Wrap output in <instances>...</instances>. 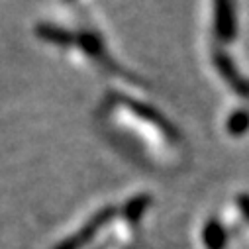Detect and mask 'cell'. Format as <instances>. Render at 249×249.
I'll return each instance as SVG.
<instances>
[{"mask_svg": "<svg viewBox=\"0 0 249 249\" xmlns=\"http://www.w3.org/2000/svg\"><path fill=\"white\" fill-rule=\"evenodd\" d=\"M116 216V208L108 206V208H102L100 212H96L79 231H75L73 235H69L67 239H63L61 243H57L53 249H83L87 243H90L96 233Z\"/></svg>", "mask_w": 249, "mask_h": 249, "instance_id": "obj_1", "label": "cell"}, {"mask_svg": "<svg viewBox=\"0 0 249 249\" xmlns=\"http://www.w3.org/2000/svg\"><path fill=\"white\" fill-rule=\"evenodd\" d=\"M214 2V37L218 43H231L237 36L235 0H212Z\"/></svg>", "mask_w": 249, "mask_h": 249, "instance_id": "obj_2", "label": "cell"}, {"mask_svg": "<svg viewBox=\"0 0 249 249\" xmlns=\"http://www.w3.org/2000/svg\"><path fill=\"white\" fill-rule=\"evenodd\" d=\"M212 63H214L216 71L220 73V77L226 81V85H228L231 90H235L237 94H241V96H245V98L249 96V81L237 71L233 59H231L224 49H216V51L212 53Z\"/></svg>", "mask_w": 249, "mask_h": 249, "instance_id": "obj_3", "label": "cell"}, {"mask_svg": "<svg viewBox=\"0 0 249 249\" xmlns=\"http://www.w3.org/2000/svg\"><path fill=\"white\" fill-rule=\"evenodd\" d=\"M122 102L126 104L138 118L145 120L147 124H153V126H155L157 130H161L169 140H177V138H178L177 128H173V124H171L163 114H159L153 106H149V104H145V102H140V100H132V98H122Z\"/></svg>", "mask_w": 249, "mask_h": 249, "instance_id": "obj_4", "label": "cell"}, {"mask_svg": "<svg viewBox=\"0 0 249 249\" xmlns=\"http://www.w3.org/2000/svg\"><path fill=\"white\" fill-rule=\"evenodd\" d=\"M36 36L41 39V41H47V43H53V45H59V47H67V45H73L77 43V34L63 28V26H57V24H37L36 28Z\"/></svg>", "mask_w": 249, "mask_h": 249, "instance_id": "obj_5", "label": "cell"}, {"mask_svg": "<svg viewBox=\"0 0 249 249\" xmlns=\"http://www.w3.org/2000/svg\"><path fill=\"white\" fill-rule=\"evenodd\" d=\"M202 241L206 249H226L228 245V233L226 228L218 218H210L202 228Z\"/></svg>", "mask_w": 249, "mask_h": 249, "instance_id": "obj_6", "label": "cell"}, {"mask_svg": "<svg viewBox=\"0 0 249 249\" xmlns=\"http://www.w3.org/2000/svg\"><path fill=\"white\" fill-rule=\"evenodd\" d=\"M149 206H151V195H145V193L136 195V196H132L126 204H124L122 216L128 220V224H134L136 226L143 218V214L147 212Z\"/></svg>", "mask_w": 249, "mask_h": 249, "instance_id": "obj_7", "label": "cell"}, {"mask_svg": "<svg viewBox=\"0 0 249 249\" xmlns=\"http://www.w3.org/2000/svg\"><path fill=\"white\" fill-rule=\"evenodd\" d=\"M77 45L92 59L104 57V43H102L100 36L94 32H79L77 34Z\"/></svg>", "mask_w": 249, "mask_h": 249, "instance_id": "obj_8", "label": "cell"}, {"mask_svg": "<svg viewBox=\"0 0 249 249\" xmlns=\"http://www.w3.org/2000/svg\"><path fill=\"white\" fill-rule=\"evenodd\" d=\"M226 130H228V134L233 136V138H239V136L247 134V132H249V110H245V108L233 110V112L228 116Z\"/></svg>", "mask_w": 249, "mask_h": 249, "instance_id": "obj_9", "label": "cell"}, {"mask_svg": "<svg viewBox=\"0 0 249 249\" xmlns=\"http://www.w3.org/2000/svg\"><path fill=\"white\" fill-rule=\"evenodd\" d=\"M235 204H237V210L241 212V216L245 218V222L249 224V195L247 193H241L235 196Z\"/></svg>", "mask_w": 249, "mask_h": 249, "instance_id": "obj_10", "label": "cell"}]
</instances>
